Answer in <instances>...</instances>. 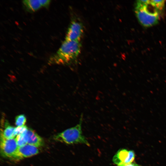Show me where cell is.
Returning a JSON list of instances; mask_svg holds the SVG:
<instances>
[{"mask_svg": "<svg viewBox=\"0 0 166 166\" xmlns=\"http://www.w3.org/2000/svg\"><path fill=\"white\" fill-rule=\"evenodd\" d=\"M80 41L65 40L56 53L50 59V63L69 65L75 62L81 53Z\"/></svg>", "mask_w": 166, "mask_h": 166, "instance_id": "cell-1", "label": "cell"}, {"mask_svg": "<svg viewBox=\"0 0 166 166\" xmlns=\"http://www.w3.org/2000/svg\"><path fill=\"white\" fill-rule=\"evenodd\" d=\"M135 12L138 21L144 27L152 26L157 24L159 20V11L151 0L137 1Z\"/></svg>", "mask_w": 166, "mask_h": 166, "instance_id": "cell-2", "label": "cell"}, {"mask_svg": "<svg viewBox=\"0 0 166 166\" xmlns=\"http://www.w3.org/2000/svg\"><path fill=\"white\" fill-rule=\"evenodd\" d=\"M83 115L81 114L79 123L58 134L55 137L57 140L66 144H81L89 146L90 144L83 135L82 131Z\"/></svg>", "mask_w": 166, "mask_h": 166, "instance_id": "cell-3", "label": "cell"}, {"mask_svg": "<svg viewBox=\"0 0 166 166\" xmlns=\"http://www.w3.org/2000/svg\"><path fill=\"white\" fill-rule=\"evenodd\" d=\"M84 32L82 23L79 20H73L68 29L65 40L80 41Z\"/></svg>", "mask_w": 166, "mask_h": 166, "instance_id": "cell-4", "label": "cell"}, {"mask_svg": "<svg viewBox=\"0 0 166 166\" xmlns=\"http://www.w3.org/2000/svg\"><path fill=\"white\" fill-rule=\"evenodd\" d=\"M18 147L15 138L7 139L1 135V152L3 156L10 158Z\"/></svg>", "mask_w": 166, "mask_h": 166, "instance_id": "cell-5", "label": "cell"}, {"mask_svg": "<svg viewBox=\"0 0 166 166\" xmlns=\"http://www.w3.org/2000/svg\"><path fill=\"white\" fill-rule=\"evenodd\" d=\"M135 154L133 151L126 149L118 150L113 158V162L118 166H124L131 163L134 160Z\"/></svg>", "mask_w": 166, "mask_h": 166, "instance_id": "cell-6", "label": "cell"}, {"mask_svg": "<svg viewBox=\"0 0 166 166\" xmlns=\"http://www.w3.org/2000/svg\"><path fill=\"white\" fill-rule=\"evenodd\" d=\"M39 152L37 147L29 144L18 147L10 159L18 160L32 156Z\"/></svg>", "mask_w": 166, "mask_h": 166, "instance_id": "cell-7", "label": "cell"}, {"mask_svg": "<svg viewBox=\"0 0 166 166\" xmlns=\"http://www.w3.org/2000/svg\"><path fill=\"white\" fill-rule=\"evenodd\" d=\"M28 137L27 144L38 148L44 144L42 139L31 129L28 128L26 132Z\"/></svg>", "mask_w": 166, "mask_h": 166, "instance_id": "cell-8", "label": "cell"}, {"mask_svg": "<svg viewBox=\"0 0 166 166\" xmlns=\"http://www.w3.org/2000/svg\"><path fill=\"white\" fill-rule=\"evenodd\" d=\"M23 3L28 10L32 11L37 10L42 6L39 0H24Z\"/></svg>", "mask_w": 166, "mask_h": 166, "instance_id": "cell-9", "label": "cell"}, {"mask_svg": "<svg viewBox=\"0 0 166 166\" xmlns=\"http://www.w3.org/2000/svg\"><path fill=\"white\" fill-rule=\"evenodd\" d=\"M15 128L9 125L7 122L5 123V128L1 133V135L7 139L14 138V132Z\"/></svg>", "mask_w": 166, "mask_h": 166, "instance_id": "cell-10", "label": "cell"}, {"mask_svg": "<svg viewBox=\"0 0 166 166\" xmlns=\"http://www.w3.org/2000/svg\"><path fill=\"white\" fill-rule=\"evenodd\" d=\"M26 132L16 136L15 139L18 147L27 144L28 137Z\"/></svg>", "mask_w": 166, "mask_h": 166, "instance_id": "cell-11", "label": "cell"}, {"mask_svg": "<svg viewBox=\"0 0 166 166\" xmlns=\"http://www.w3.org/2000/svg\"><path fill=\"white\" fill-rule=\"evenodd\" d=\"M26 122V118L23 114H21L16 117L15 119V124L17 127L25 125Z\"/></svg>", "mask_w": 166, "mask_h": 166, "instance_id": "cell-12", "label": "cell"}, {"mask_svg": "<svg viewBox=\"0 0 166 166\" xmlns=\"http://www.w3.org/2000/svg\"><path fill=\"white\" fill-rule=\"evenodd\" d=\"M151 1L153 6L159 11L162 10L165 5V1L163 0H152Z\"/></svg>", "mask_w": 166, "mask_h": 166, "instance_id": "cell-13", "label": "cell"}, {"mask_svg": "<svg viewBox=\"0 0 166 166\" xmlns=\"http://www.w3.org/2000/svg\"><path fill=\"white\" fill-rule=\"evenodd\" d=\"M28 129V128L25 125L20 126L17 127L15 128L14 132V136H16L17 135L23 134L26 132Z\"/></svg>", "mask_w": 166, "mask_h": 166, "instance_id": "cell-14", "label": "cell"}, {"mask_svg": "<svg viewBox=\"0 0 166 166\" xmlns=\"http://www.w3.org/2000/svg\"><path fill=\"white\" fill-rule=\"evenodd\" d=\"M42 6L47 7L50 1L49 0H39Z\"/></svg>", "mask_w": 166, "mask_h": 166, "instance_id": "cell-15", "label": "cell"}, {"mask_svg": "<svg viewBox=\"0 0 166 166\" xmlns=\"http://www.w3.org/2000/svg\"><path fill=\"white\" fill-rule=\"evenodd\" d=\"M138 165L134 163H131L127 164L124 166H137Z\"/></svg>", "mask_w": 166, "mask_h": 166, "instance_id": "cell-16", "label": "cell"}, {"mask_svg": "<svg viewBox=\"0 0 166 166\" xmlns=\"http://www.w3.org/2000/svg\"><path fill=\"white\" fill-rule=\"evenodd\" d=\"M139 166L138 165V166Z\"/></svg>", "mask_w": 166, "mask_h": 166, "instance_id": "cell-17", "label": "cell"}]
</instances>
